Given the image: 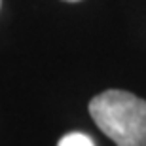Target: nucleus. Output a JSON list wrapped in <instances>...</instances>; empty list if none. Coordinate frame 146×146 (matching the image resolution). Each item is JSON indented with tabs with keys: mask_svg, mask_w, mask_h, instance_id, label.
<instances>
[{
	"mask_svg": "<svg viewBox=\"0 0 146 146\" xmlns=\"http://www.w3.org/2000/svg\"><path fill=\"white\" fill-rule=\"evenodd\" d=\"M0 4H2V0H0Z\"/></svg>",
	"mask_w": 146,
	"mask_h": 146,
	"instance_id": "obj_4",
	"label": "nucleus"
},
{
	"mask_svg": "<svg viewBox=\"0 0 146 146\" xmlns=\"http://www.w3.org/2000/svg\"><path fill=\"white\" fill-rule=\"evenodd\" d=\"M65 2H80V0H65Z\"/></svg>",
	"mask_w": 146,
	"mask_h": 146,
	"instance_id": "obj_3",
	"label": "nucleus"
},
{
	"mask_svg": "<svg viewBox=\"0 0 146 146\" xmlns=\"http://www.w3.org/2000/svg\"><path fill=\"white\" fill-rule=\"evenodd\" d=\"M97 127L116 146H146V101L123 89H106L89 101Z\"/></svg>",
	"mask_w": 146,
	"mask_h": 146,
	"instance_id": "obj_1",
	"label": "nucleus"
},
{
	"mask_svg": "<svg viewBox=\"0 0 146 146\" xmlns=\"http://www.w3.org/2000/svg\"><path fill=\"white\" fill-rule=\"evenodd\" d=\"M57 146H95V142L86 133H66Z\"/></svg>",
	"mask_w": 146,
	"mask_h": 146,
	"instance_id": "obj_2",
	"label": "nucleus"
}]
</instances>
